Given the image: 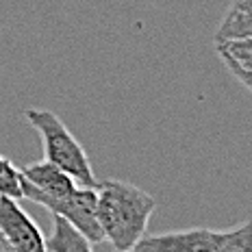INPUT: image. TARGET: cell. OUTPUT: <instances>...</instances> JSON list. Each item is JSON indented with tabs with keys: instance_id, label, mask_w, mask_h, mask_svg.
<instances>
[{
	"instance_id": "cell-1",
	"label": "cell",
	"mask_w": 252,
	"mask_h": 252,
	"mask_svg": "<svg viewBox=\"0 0 252 252\" xmlns=\"http://www.w3.org/2000/svg\"><path fill=\"white\" fill-rule=\"evenodd\" d=\"M96 191L98 222L102 226L104 239L115 250H133L135 244L146 235L157 200L148 191L124 181L96 183Z\"/></svg>"
},
{
	"instance_id": "cell-2",
	"label": "cell",
	"mask_w": 252,
	"mask_h": 252,
	"mask_svg": "<svg viewBox=\"0 0 252 252\" xmlns=\"http://www.w3.org/2000/svg\"><path fill=\"white\" fill-rule=\"evenodd\" d=\"M24 115L31 126L39 133L44 159L65 170L78 185L96 187V176H94L85 148L72 135V130L61 122L59 115L48 109H26Z\"/></svg>"
},
{
	"instance_id": "cell-3",
	"label": "cell",
	"mask_w": 252,
	"mask_h": 252,
	"mask_svg": "<svg viewBox=\"0 0 252 252\" xmlns=\"http://www.w3.org/2000/svg\"><path fill=\"white\" fill-rule=\"evenodd\" d=\"M22 198L26 200L41 204L44 209H48L50 213H59L65 220H70L74 226L81 230L83 235L89 239V244L96 248L104 239L102 226L98 222V191L96 187H85L78 185L76 191H72L70 196L63 198H50L37 191L29 181L22 176Z\"/></svg>"
},
{
	"instance_id": "cell-4",
	"label": "cell",
	"mask_w": 252,
	"mask_h": 252,
	"mask_svg": "<svg viewBox=\"0 0 252 252\" xmlns=\"http://www.w3.org/2000/svg\"><path fill=\"white\" fill-rule=\"evenodd\" d=\"M0 235L13 252H44V233L11 196H0Z\"/></svg>"
},
{
	"instance_id": "cell-5",
	"label": "cell",
	"mask_w": 252,
	"mask_h": 252,
	"mask_svg": "<svg viewBox=\"0 0 252 252\" xmlns=\"http://www.w3.org/2000/svg\"><path fill=\"white\" fill-rule=\"evenodd\" d=\"M133 250L144 252H218V230L187 228L174 233L144 235Z\"/></svg>"
},
{
	"instance_id": "cell-6",
	"label": "cell",
	"mask_w": 252,
	"mask_h": 252,
	"mask_svg": "<svg viewBox=\"0 0 252 252\" xmlns=\"http://www.w3.org/2000/svg\"><path fill=\"white\" fill-rule=\"evenodd\" d=\"M22 176L31 183L37 191H41L44 196L50 198H63V196H70L72 191H76V181L67 174L65 170L57 167L50 161H37V163H29L24 165Z\"/></svg>"
},
{
	"instance_id": "cell-7",
	"label": "cell",
	"mask_w": 252,
	"mask_h": 252,
	"mask_svg": "<svg viewBox=\"0 0 252 252\" xmlns=\"http://www.w3.org/2000/svg\"><path fill=\"white\" fill-rule=\"evenodd\" d=\"M46 252H89L94 246L70 220L59 213H52V233L44 241Z\"/></svg>"
},
{
	"instance_id": "cell-8",
	"label": "cell",
	"mask_w": 252,
	"mask_h": 252,
	"mask_svg": "<svg viewBox=\"0 0 252 252\" xmlns=\"http://www.w3.org/2000/svg\"><path fill=\"white\" fill-rule=\"evenodd\" d=\"M252 37V0H233L215 31V41Z\"/></svg>"
},
{
	"instance_id": "cell-9",
	"label": "cell",
	"mask_w": 252,
	"mask_h": 252,
	"mask_svg": "<svg viewBox=\"0 0 252 252\" xmlns=\"http://www.w3.org/2000/svg\"><path fill=\"white\" fill-rule=\"evenodd\" d=\"M215 48L224 65H235L239 70L252 72V37L215 41Z\"/></svg>"
},
{
	"instance_id": "cell-10",
	"label": "cell",
	"mask_w": 252,
	"mask_h": 252,
	"mask_svg": "<svg viewBox=\"0 0 252 252\" xmlns=\"http://www.w3.org/2000/svg\"><path fill=\"white\" fill-rule=\"evenodd\" d=\"M218 252H252V218L228 230H218Z\"/></svg>"
},
{
	"instance_id": "cell-11",
	"label": "cell",
	"mask_w": 252,
	"mask_h": 252,
	"mask_svg": "<svg viewBox=\"0 0 252 252\" xmlns=\"http://www.w3.org/2000/svg\"><path fill=\"white\" fill-rule=\"evenodd\" d=\"M0 196L22 200V172L2 155H0Z\"/></svg>"
},
{
	"instance_id": "cell-12",
	"label": "cell",
	"mask_w": 252,
	"mask_h": 252,
	"mask_svg": "<svg viewBox=\"0 0 252 252\" xmlns=\"http://www.w3.org/2000/svg\"><path fill=\"white\" fill-rule=\"evenodd\" d=\"M226 67L230 70V74L241 83V85L248 89V92H252V72L250 70H239V67H235V65H226Z\"/></svg>"
},
{
	"instance_id": "cell-13",
	"label": "cell",
	"mask_w": 252,
	"mask_h": 252,
	"mask_svg": "<svg viewBox=\"0 0 252 252\" xmlns=\"http://www.w3.org/2000/svg\"><path fill=\"white\" fill-rule=\"evenodd\" d=\"M0 250H11V246H9V241L0 235Z\"/></svg>"
}]
</instances>
